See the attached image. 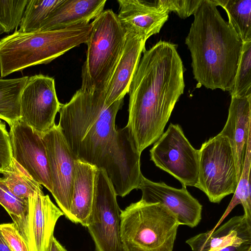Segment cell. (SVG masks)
Masks as SVG:
<instances>
[{"instance_id":"cell-1","label":"cell","mask_w":251,"mask_h":251,"mask_svg":"<svg viewBox=\"0 0 251 251\" xmlns=\"http://www.w3.org/2000/svg\"><path fill=\"white\" fill-rule=\"evenodd\" d=\"M182 60L176 46L159 41L143 51L130 84L127 127L138 152L164 132L176 103L183 93Z\"/></svg>"},{"instance_id":"cell-2","label":"cell","mask_w":251,"mask_h":251,"mask_svg":"<svg viewBox=\"0 0 251 251\" xmlns=\"http://www.w3.org/2000/svg\"><path fill=\"white\" fill-rule=\"evenodd\" d=\"M124 99L105 104V92L80 88L61 104L57 125L71 151L79 160L106 172L126 154L127 127L116 129V118Z\"/></svg>"},{"instance_id":"cell-3","label":"cell","mask_w":251,"mask_h":251,"mask_svg":"<svg viewBox=\"0 0 251 251\" xmlns=\"http://www.w3.org/2000/svg\"><path fill=\"white\" fill-rule=\"evenodd\" d=\"M212 0H202L185 38L198 84L207 89H232L243 42Z\"/></svg>"},{"instance_id":"cell-4","label":"cell","mask_w":251,"mask_h":251,"mask_svg":"<svg viewBox=\"0 0 251 251\" xmlns=\"http://www.w3.org/2000/svg\"><path fill=\"white\" fill-rule=\"evenodd\" d=\"M91 29L89 23L48 31H15L0 40L1 77L29 67L48 64L71 49L86 44Z\"/></svg>"},{"instance_id":"cell-5","label":"cell","mask_w":251,"mask_h":251,"mask_svg":"<svg viewBox=\"0 0 251 251\" xmlns=\"http://www.w3.org/2000/svg\"><path fill=\"white\" fill-rule=\"evenodd\" d=\"M179 224L163 204L142 200L121 211L124 251H173Z\"/></svg>"},{"instance_id":"cell-6","label":"cell","mask_w":251,"mask_h":251,"mask_svg":"<svg viewBox=\"0 0 251 251\" xmlns=\"http://www.w3.org/2000/svg\"><path fill=\"white\" fill-rule=\"evenodd\" d=\"M91 24L86 43V59L82 67L81 88L105 92L122 55L126 34L112 9L103 10Z\"/></svg>"},{"instance_id":"cell-7","label":"cell","mask_w":251,"mask_h":251,"mask_svg":"<svg viewBox=\"0 0 251 251\" xmlns=\"http://www.w3.org/2000/svg\"><path fill=\"white\" fill-rule=\"evenodd\" d=\"M198 151L196 187L204 192L210 202L219 203L226 196L234 193L238 183L231 143L219 133L204 142Z\"/></svg>"},{"instance_id":"cell-8","label":"cell","mask_w":251,"mask_h":251,"mask_svg":"<svg viewBox=\"0 0 251 251\" xmlns=\"http://www.w3.org/2000/svg\"><path fill=\"white\" fill-rule=\"evenodd\" d=\"M114 187L104 170H97L94 196L86 227L96 251H124L120 237L121 211Z\"/></svg>"},{"instance_id":"cell-9","label":"cell","mask_w":251,"mask_h":251,"mask_svg":"<svg viewBox=\"0 0 251 251\" xmlns=\"http://www.w3.org/2000/svg\"><path fill=\"white\" fill-rule=\"evenodd\" d=\"M150 152L151 160L178 180L182 186L196 187L199 151L191 145L179 125L170 124Z\"/></svg>"},{"instance_id":"cell-10","label":"cell","mask_w":251,"mask_h":251,"mask_svg":"<svg viewBox=\"0 0 251 251\" xmlns=\"http://www.w3.org/2000/svg\"><path fill=\"white\" fill-rule=\"evenodd\" d=\"M49 160L51 194L68 218L72 203L78 160L69 148L58 126L42 135Z\"/></svg>"},{"instance_id":"cell-11","label":"cell","mask_w":251,"mask_h":251,"mask_svg":"<svg viewBox=\"0 0 251 251\" xmlns=\"http://www.w3.org/2000/svg\"><path fill=\"white\" fill-rule=\"evenodd\" d=\"M61 105L53 77L41 74L31 76L21 94L20 120L42 135L55 124Z\"/></svg>"},{"instance_id":"cell-12","label":"cell","mask_w":251,"mask_h":251,"mask_svg":"<svg viewBox=\"0 0 251 251\" xmlns=\"http://www.w3.org/2000/svg\"><path fill=\"white\" fill-rule=\"evenodd\" d=\"M12 158L50 193L49 160L42 135L19 120L9 132Z\"/></svg>"},{"instance_id":"cell-13","label":"cell","mask_w":251,"mask_h":251,"mask_svg":"<svg viewBox=\"0 0 251 251\" xmlns=\"http://www.w3.org/2000/svg\"><path fill=\"white\" fill-rule=\"evenodd\" d=\"M139 189L142 193L141 200L163 204L175 215L179 225L194 227L200 222L202 206L186 186L177 189L164 182L152 181L143 176Z\"/></svg>"},{"instance_id":"cell-14","label":"cell","mask_w":251,"mask_h":251,"mask_svg":"<svg viewBox=\"0 0 251 251\" xmlns=\"http://www.w3.org/2000/svg\"><path fill=\"white\" fill-rule=\"evenodd\" d=\"M62 211L44 195L42 186L28 198L25 241L29 251H47Z\"/></svg>"},{"instance_id":"cell-15","label":"cell","mask_w":251,"mask_h":251,"mask_svg":"<svg viewBox=\"0 0 251 251\" xmlns=\"http://www.w3.org/2000/svg\"><path fill=\"white\" fill-rule=\"evenodd\" d=\"M117 17L126 34L142 36L146 41L159 32L167 21L169 12L153 2L140 0H118Z\"/></svg>"},{"instance_id":"cell-16","label":"cell","mask_w":251,"mask_h":251,"mask_svg":"<svg viewBox=\"0 0 251 251\" xmlns=\"http://www.w3.org/2000/svg\"><path fill=\"white\" fill-rule=\"evenodd\" d=\"M146 42L141 35L126 34L122 55L105 92L106 105H110L115 101L124 99L128 93L141 54L146 50Z\"/></svg>"},{"instance_id":"cell-17","label":"cell","mask_w":251,"mask_h":251,"mask_svg":"<svg viewBox=\"0 0 251 251\" xmlns=\"http://www.w3.org/2000/svg\"><path fill=\"white\" fill-rule=\"evenodd\" d=\"M228 117L220 132L230 141L233 148L237 178H240L251 133V95L231 97Z\"/></svg>"},{"instance_id":"cell-18","label":"cell","mask_w":251,"mask_h":251,"mask_svg":"<svg viewBox=\"0 0 251 251\" xmlns=\"http://www.w3.org/2000/svg\"><path fill=\"white\" fill-rule=\"evenodd\" d=\"M186 243L193 251H217L230 246L251 245V219L244 215L234 216L218 229L197 234Z\"/></svg>"},{"instance_id":"cell-19","label":"cell","mask_w":251,"mask_h":251,"mask_svg":"<svg viewBox=\"0 0 251 251\" xmlns=\"http://www.w3.org/2000/svg\"><path fill=\"white\" fill-rule=\"evenodd\" d=\"M106 0H64L38 31L62 29L89 24L103 11Z\"/></svg>"},{"instance_id":"cell-20","label":"cell","mask_w":251,"mask_h":251,"mask_svg":"<svg viewBox=\"0 0 251 251\" xmlns=\"http://www.w3.org/2000/svg\"><path fill=\"white\" fill-rule=\"evenodd\" d=\"M97 168L77 160L73 197L68 219L86 227L94 199Z\"/></svg>"},{"instance_id":"cell-21","label":"cell","mask_w":251,"mask_h":251,"mask_svg":"<svg viewBox=\"0 0 251 251\" xmlns=\"http://www.w3.org/2000/svg\"><path fill=\"white\" fill-rule=\"evenodd\" d=\"M28 77L0 78V119L10 126L20 119L21 96Z\"/></svg>"},{"instance_id":"cell-22","label":"cell","mask_w":251,"mask_h":251,"mask_svg":"<svg viewBox=\"0 0 251 251\" xmlns=\"http://www.w3.org/2000/svg\"><path fill=\"white\" fill-rule=\"evenodd\" d=\"M224 8L228 24L243 43L251 41V0H212Z\"/></svg>"},{"instance_id":"cell-23","label":"cell","mask_w":251,"mask_h":251,"mask_svg":"<svg viewBox=\"0 0 251 251\" xmlns=\"http://www.w3.org/2000/svg\"><path fill=\"white\" fill-rule=\"evenodd\" d=\"M3 180L10 191L17 197L28 198L42 185L13 158L10 164L0 172Z\"/></svg>"},{"instance_id":"cell-24","label":"cell","mask_w":251,"mask_h":251,"mask_svg":"<svg viewBox=\"0 0 251 251\" xmlns=\"http://www.w3.org/2000/svg\"><path fill=\"white\" fill-rule=\"evenodd\" d=\"M64 0H28L18 30L21 32L38 31L51 12Z\"/></svg>"},{"instance_id":"cell-25","label":"cell","mask_w":251,"mask_h":251,"mask_svg":"<svg viewBox=\"0 0 251 251\" xmlns=\"http://www.w3.org/2000/svg\"><path fill=\"white\" fill-rule=\"evenodd\" d=\"M251 133L248 137L246 153L241 175L233 197L224 214L225 216L235 206L241 204L244 208V215L247 218L251 219Z\"/></svg>"},{"instance_id":"cell-26","label":"cell","mask_w":251,"mask_h":251,"mask_svg":"<svg viewBox=\"0 0 251 251\" xmlns=\"http://www.w3.org/2000/svg\"><path fill=\"white\" fill-rule=\"evenodd\" d=\"M0 204L10 216L25 241L28 199H21L13 194L6 186L2 177H0Z\"/></svg>"},{"instance_id":"cell-27","label":"cell","mask_w":251,"mask_h":251,"mask_svg":"<svg viewBox=\"0 0 251 251\" xmlns=\"http://www.w3.org/2000/svg\"><path fill=\"white\" fill-rule=\"evenodd\" d=\"M231 97L251 95V41L243 43Z\"/></svg>"},{"instance_id":"cell-28","label":"cell","mask_w":251,"mask_h":251,"mask_svg":"<svg viewBox=\"0 0 251 251\" xmlns=\"http://www.w3.org/2000/svg\"><path fill=\"white\" fill-rule=\"evenodd\" d=\"M28 0H0V34L20 25Z\"/></svg>"},{"instance_id":"cell-29","label":"cell","mask_w":251,"mask_h":251,"mask_svg":"<svg viewBox=\"0 0 251 251\" xmlns=\"http://www.w3.org/2000/svg\"><path fill=\"white\" fill-rule=\"evenodd\" d=\"M202 0H159L153 1L157 7L168 12H175L181 18L194 14Z\"/></svg>"},{"instance_id":"cell-30","label":"cell","mask_w":251,"mask_h":251,"mask_svg":"<svg viewBox=\"0 0 251 251\" xmlns=\"http://www.w3.org/2000/svg\"><path fill=\"white\" fill-rule=\"evenodd\" d=\"M0 230L11 251H29L25 241L13 223L0 224Z\"/></svg>"},{"instance_id":"cell-31","label":"cell","mask_w":251,"mask_h":251,"mask_svg":"<svg viewBox=\"0 0 251 251\" xmlns=\"http://www.w3.org/2000/svg\"><path fill=\"white\" fill-rule=\"evenodd\" d=\"M12 159L9 132L5 124L0 120V172L8 167Z\"/></svg>"},{"instance_id":"cell-32","label":"cell","mask_w":251,"mask_h":251,"mask_svg":"<svg viewBox=\"0 0 251 251\" xmlns=\"http://www.w3.org/2000/svg\"><path fill=\"white\" fill-rule=\"evenodd\" d=\"M250 247L251 245L244 244L238 246H228L217 251H247Z\"/></svg>"},{"instance_id":"cell-33","label":"cell","mask_w":251,"mask_h":251,"mask_svg":"<svg viewBox=\"0 0 251 251\" xmlns=\"http://www.w3.org/2000/svg\"><path fill=\"white\" fill-rule=\"evenodd\" d=\"M47 251H68L54 237H53Z\"/></svg>"},{"instance_id":"cell-34","label":"cell","mask_w":251,"mask_h":251,"mask_svg":"<svg viewBox=\"0 0 251 251\" xmlns=\"http://www.w3.org/2000/svg\"><path fill=\"white\" fill-rule=\"evenodd\" d=\"M0 251H11L0 230Z\"/></svg>"},{"instance_id":"cell-35","label":"cell","mask_w":251,"mask_h":251,"mask_svg":"<svg viewBox=\"0 0 251 251\" xmlns=\"http://www.w3.org/2000/svg\"><path fill=\"white\" fill-rule=\"evenodd\" d=\"M247 251H251V247H250Z\"/></svg>"}]
</instances>
